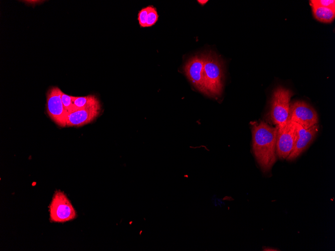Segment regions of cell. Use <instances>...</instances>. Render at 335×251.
<instances>
[{"label": "cell", "instance_id": "obj_11", "mask_svg": "<svg viewBox=\"0 0 335 251\" xmlns=\"http://www.w3.org/2000/svg\"><path fill=\"white\" fill-rule=\"evenodd\" d=\"M314 17L318 21L325 23L332 22L335 18V8L310 5Z\"/></svg>", "mask_w": 335, "mask_h": 251}, {"label": "cell", "instance_id": "obj_18", "mask_svg": "<svg viewBox=\"0 0 335 251\" xmlns=\"http://www.w3.org/2000/svg\"><path fill=\"white\" fill-rule=\"evenodd\" d=\"M197 2L202 6H204L205 4H206L208 1L207 0H198Z\"/></svg>", "mask_w": 335, "mask_h": 251}, {"label": "cell", "instance_id": "obj_14", "mask_svg": "<svg viewBox=\"0 0 335 251\" xmlns=\"http://www.w3.org/2000/svg\"><path fill=\"white\" fill-rule=\"evenodd\" d=\"M61 99L63 105L68 113L73 111V106L72 100V96L68 95L62 91Z\"/></svg>", "mask_w": 335, "mask_h": 251}, {"label": "cell", "instance_id": "obj_10", "mask_svg": "<svg viewBox=\"0 0 335 251\" xmlns=\"http://www.w3.org/2000/svg\"><path fill=\"white\" fill-rule=\"evenodd\" d=\"M99 102L85 108L68 113L66 119V126H81L89 123L96 118L100 113Z\"/></svg>", "mask_w": 335, "mask_h": 251}, {"label": "cell", "instance_id": "obj_2", "mask_svg": "<svg viewBox=\"0 0 335 251\" xmlns=\"http://www.w3.org/2000/svg\"><path fill=\"white\" fill-rule=\"evenodd\" d=\"M204 54V76L207 94L219 96L223 89V62L211 52Z\"/></svg>", "mask_w": 335, "mask_h": 251}, {"label": "cell", "instance_id": "obj_6", "mask_svg": "<svg viewBox=\"0 0 335 251\" xmlns=\"http://www.w3.org/2000/svg\"><path fill=\"white\" fill-rule=\"evenodd\" d=\"M276 128L277 156L281 159H285L291 153L294 145L296 133L295 123L288 120L284 126Z\"/></svg>", "mask_w": 335, "mask_h": 251}, {"label": "cell", "instance_id": "obj_12", "mask_svg": "<svg viewBox=\"0 0 335 251\" xmlns=\"http://www.w3.org/2000/svg\"><path fill=\"white\" fill-rule=\"evenodd\" d=\"M73 111L82 109L99 102L95 95H90L84 97L72 96Z\"/></svg>", "mask_w": 335, "mask_h": 251}, {"label": "cell", "instance_id": "obj_1", "mask_svg": "<svg viewBox=\"0 0 335 251\" xmlns=\"http://www.w3.org/2000/svg\"><path fill=\"white\" fill-rule=\"evenodd\" d=\"M252 150L264 173L269 172L277 160V128L264 121L252 126Z\"/></svg>", "mask_w": 335, "mask_h": 251}, {"label": "cell", "instance_id": "obj_9", "mask_svg": "<svg viewBox=\"0 0 335 251\" xmlns=\"http://www.w3.org/2000/svg\"><path fill=\"white\" fill-rule=\"evenodd\" d=\"M204 54L191 57L184 66L186 75L201 92L207 94L204 76Z\"/></svg>", "mask_w": 335, "mask_h": 251}, {"label": "cell", "instance_id": "obj_7", "mask_svg": "<svg viewBox=\"0 0 335 251\" xmlns=\"http://www.w3.org/2000/svg\"><path fill=\"white\" fill-rule=\"evenodd\" d=\"M62 91L58 87H52L47 94V111L50 117L58 125L66 126L68 114L61 99Z\"/></svg>", "mask_w": 335, "mask_h": 251}, {"label": "cell", "instance_id": "obj_8", "mask_svg": "<svg viewBox=\"0 0 335 251\" xmlns=\"http://www.w3.org/2000/svg\"><path fill=\"white\" fill-rule=\"evenodd\" d=\"M295 123L296 129L295 140L293 148L286 158L288 160L295 159L309 146L316 137L319 128L317 124L306 129Z\"/></svg>", "mask_w": 335, "mask_h": 251}, {"label": "cell", "instance_id": "obj_16", "mask_svg": "<svg viewBox=\"0 0 335 251\" xmlns=\"http://www.w3.org/2000/svg\"><path fill=\"white\" fill-rule=\"evenodd\" d=\"M148 6L142 8L138 14V21L141 27H146Z\"/></svg>", "mask_w": 335, "mask_h": 251}, {"label": "cell", "instance_id": "obj_5", "mask_svg": "<svg viewBox=\"0 0 335 251\" xmlns=\"http://www.w3.org/2000/svg\"><path fill=\"white\" fill-rule=\"evenodd\" d=\"M50 218L54 222H63L74 219L76 211L66 195L57 191L49 206Z\"/></svg>", "mask_w": 335, "mask_h": 251}, {"label": "cell", "instance_id": "obj_17", "mask_svg": "<svg viewBox=\"0 0 335 251\" xmlns=\"http://www.w3.org/2000/svg\"><path fill=\"white\" fill-rule=\"evenodd\" d=\"M263 250H265V251H275V250H277V249H276V248H273V247H265L264 248H263Z\"/></svg>", "mask_w": 335, "mask_h": 251}, {"label": "cell", "instance_id": "obj_13", "mask_svg": "<svg viewBox=\"0 0 335 251\" xmlns=\"http://www.w3.org/2000/svg\"><path fill=\"white\" fill-rule=\"evenodd\" d=\"M158 18V15L156 9L152 6H149L146 27H151L154 25L157 22Z\"/></svg>", "mask_w": 335, "mask_h": 251}, {"label": "cell", "instance_id": "obj_3", "mask_svg": "<svg viewBox=\"0 0 335 251\" xmlns=\"http://www.w3.org/2000/svg\"><path fill=\"white\" fill-rule=\"evenodd\" d=\"M293 92L282 86L273 92L269 112L270 119L276 127L284 126L288 121L290 101Z\"/></svg>", "mask_w": 335, "mask_h": 251}, {"label": "cell", "instance_id": "obj_15", "mask_svg": "<svg viewBox=\"0 0 335 251\" xmlns=\"http://www.w3.org/2000/svg\"><path fill=\"white\" fill-rule=\"evenodd\" d=\"M309 4L310 5L335 8L334 0H311L309 1Z\"/></svg>", "mask_w": 335, "mask_h": 251}, {"label": "cell", "instance_id": "obj_4", "mask_svg": "<svg viewBox=\"0 0 335 251\" xmlns=\"http://www.w3.org/2000/svg\"><path fill=\"white\" fill-rule=\"evenodd\" d=\"M288 120L309 128L317 124L318 115L315 109L304 101H296L290 104Z\"/></svg>", "mask_w": 335, "mask_h": 251}]
</instances>
